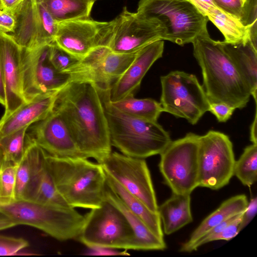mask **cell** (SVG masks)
Masks as SVG:
<instances>
[{
	"instance_id": "cell-1",
	"label": "cell",
	"mask_w": 257,
	"mask_h": 257,
	"mask_svg": "<svg viewBox=\"0 0 257 257\" xmlns=\"http://www.w3.org/2000/svg\"><path fill=\"white\" fill-rule=\"evenodd\" d=\"M53 110L61 117L86 158L101 163L111 152L100 91L92 82L72 81L58 91Z\"/></svg>"
},
{
	"instance_id": "cell-2",
	"label": "cell",
	"mask_w": 257,
	"mask_h": 257,
	"mask_svg": "<svg viewBox=\"0 0 257 257\" xmlns=\"http://www.w3.org/2000/svg\"><path fill=\"white\" fill-rule=\"evenodd\" d=\"M192 43L209 103H224L239 109L245 107L250 91L220 41L213 40L207 33L197 36Z\"/></svg>"
},
{
	"instance_id": "cell-3",
	"label": "cell",
	"mask_w": 257,
	"mask_h": 257,
	"mask_svg": "<svg viewBox=\"0 0 257 257\" xmlns=\"http://www.w3.org/2000/svg\"><path fill=\"white\" fill-rule=\"evenodd\" d=\"M45 162L57 191L70 207L91 209L101 205L106 184L100 164L87 158H58L46 153Z\"/></svg>"
},
{
	"instance_id": "cell-4",
	"label": "cell",
	"mask_w": 257,
	"mask_h": 257,
	"mask_svg": "<svg viewBox=\"0 0 257 257\" xmlns=\"http://www.w3.org/2000/svg\"><path fill=\"white\" fill-rule=\"evenodd\" d=\"M100 94L111 145L122 154L145 159L160 155L171 142L169 133L157 121L143 119L120 111L110 103L109 91Z\"/></svg>"
},
{
	"instance_id": "cell-5",
	"label": "cell",
	"mask_w": 257,
	"mask_h": 257,
	"mask_svg": "<svg viewBox=\"0 0 257 257\" xmlns=\"http://www.w3.org/2000/svg\"><path fill=\"white\" fill-rule=\"evenodd\" d=\"M0 213L18 225L34 227L59 241L77 239L85 220L74 208L27 199L0 201Z\"/></svg>"
},
{
	"instance_id": "cell-6",
	"label": "cell",
	"mask_w": 257,
	"mask_h": 257,
	"mask_svg": "<svg viewBox=\"0 0 257 257\" xmlns=\"http://www.w3.org/2000/svg\"><path fill=\"white\" fill-rule=\"evenodd\" d=\"M137 13L162 27L163 40L180 46L208 33V18L189 0H140Z\"/></svg>"
},
{
	"instance_id": "cell-7",
	"label": "cell",
	"mask_w": 257,
	"mask_h": 257,
	"mask_svg": "<svg viewBox=\"0 0 257 257\" xmlns=\"http://www.w3.org/2000/svg\"><path fill=\"white\" fill-rule=\"evenodd\" d=\"M78 239L87 247L136 250L135 233L122 212L106 200L84 215Z\"/></svg>"
},
{
	"instance_id": "cell-8",
	"label": "cell",
	"mask_w": 257,
	"mask_h": 257,
	"mask_svg": "<svg viewBox=\"0 0 257 257\" xmlns=\"http://www.w3.org/2000/svg\"><path fill=\"white\" fill-rule=\"evenodd\" d=\"M160 80L163 111L195 124L209 111L210 103L195 75L175 70L161 76Z\"/></svg>"
},
{
	"instance_id": "cell-9",
	"label": "cell",
	"mask_w": 257,
	"mask_h": 257,
	"mask_svg": "<svg viewBox=\"0 0 257 257\" xmlns=\"http://www.w3.org/2000/svg\"><path fill=\"white\" fill-rule=\"evenodd\" d=\"M199 136L192 133L171 141L160 154V171L172 193L189 194L198 187Z\"/></svg>"
},
{
	"instance_id": "cell-10",
	"label": "cell",
	"mask_w": 257,
	"mask_h": 257,
	"mask_svg": "<svg viewBox=\"0 0 257 257\" xmlns=\"http://www.w3.org/2000/svg\"><path fill=\"white\" fill-rule=\"evenodd\" d=\"M235 162L228 136L215 131L199 136L198 187L218 190L228 184L233 176Z\"/></svg>"
},
{
	"instance_id": "cell-11",
	"label": "cell",
	"mask_w": 257,
	"mask_h": 257,
	"mask_svg": "<svg viewBox=\"0 0 257 257\" xmlns=\"http://www.w3.org/2000/svg\"><path fill=\"white\" fill-rule=\"evenodd\" d=\"M137 52L115 53L107 46L99 45L92 49L66 73L70 76V82L88 81L94 84L100 92L109 91L133 62Z\"/></svg>"
},
{
	"instance_id": "cell-12",
	"label": "cell",
	"mask_w": 257,
	"mask_h": 257,
	"mask_svg": "<svg viewBox=\"0 0 257 257\" xmlns=\"http://www.w3.org/2000/svg\"><path fill=\"white\" fill-rule=\"evenodd\" d=\"M50 44L33 49L21 48L22 91L26 102L59 90L70 82L69 74L58 71L49 59Z\"/></svg>"
},
{
	"instance_id": "cell-13",
	"label": "cell",
	"mask_w": 257,
	"mask_h": 257,
	"mask_svg": "<svg viewBox=\"0 0 257 257\" xmlns=\"http://www.w3.org/2000/svg\"><path fill=\"white\" fill-rule=\"evenodd\" d=\"M104 171L150 210L158 212L155 191L144 159L111 152L100 163Z\"/></svg>"
},
{
	"instance_id": "cell-14",
	"label": "cell",
	"mask_w": 257,
	"mask_h": 257,
	"mask_svg": "<svg viewBox=\"0 0 257 257\" xmlns=\"http://www.w3.org/2000/svg\"><path fill=\"white\" fill-rule=\"evenodd\" d=\"M110 22L106 46L113 52L135 53L153 42L163 40L164 31L158 23L143 19L125 7Z\"/></svg>"
},
{
	"instance_id": "cell-15",
	"label": "cell",
	"mask_w": 257,
	"mask_h": 257,
	"mask_svg": "<svg viewBox=\"0 0 257 257\" xmlns=\"http://www.w3.org/2000/svg\"><path fill=\"white\" fill-rule=\"evenodd\" d=\"M110 22L80 19L59 23L54 42L61 48L79 59L92 49L106 46Z\"/></svg>"
},
{
	"instance_id": "cell-16",
	"label": "cell",
	"mask_w": 257,
	"mask_h": 257,
	"mask_svg": "<svg viewBox=\"0 0 257 257\" xmlns=\"http://www.w3.org/2000/svg\"><path fill=\"white\" fill-rule=\"evenodd\" d=\"M29 126L26 135L47 154L58 158H85L61 117L53 109Z\"/></svg>"
},
{
	"instance_id": "cell-17",
	"label": "cell",
	"mask_w": 257,
	"mask_h": 257,
	"mask_svg": "<svg viewBox=\"0 0 257 257\" xmlns=\"http://www.w3.org/2000/svg\"><path fill=\"white\" fill-rule=\"evenodd\" d=\"M21 47L8 34L0 32V58L6 93L5 118L26 103L22 91Z\"/></svg>"
},
{
	"instance_id": "cell-18",
	"label": "cell",
	"mask_w": 257,
	"mask_h": 257,
	"mask_svg": "<svg viewBox=\"0 0 257 257\" xmlns=\"http://www.w3.org/2000/svg\"><path fill=\"white\" fill-rule=\"evenodd\" d=\"M164 47V42L160 40L148 44L137 52L133 62L111 85L109 91L111 102L134 94L152 65L162 57Z\"/></svg>"
},
{
	"instance_id": "cell-19",
	"label": "cell",
	"mask_w": 257,
	"mask_h": 257,
	"mask_svg": "<svg viewBox=\"0 0 257 257\" xmlns=\"http://www.w3.org/2000/svg\"><path fill=\"white\" fill-rule=\"evenodd\" d=\"M16 20L14 31L8 35L21 48L33 49L45 45L38 0H24L13 14Z\"/></svg>"
},
{
	"instance_id": "cell-20",
	"label": "cell",
	"mask_w": 257,
	"mask_h": 257,
	"mask_svg": "<svg viewBox=\"0 0 257 257\" xmlns=\"http://www.w3.org/2000/svg\"><path fill=\"white\" fill-rule=\"evenodd\" d=\"M59 90L40 95L0 119V138L45 118L53 109Z\"/></svg>"
},
{
	"instance_id": "cell-21",
	"label": "cell",
	"mask_w": 257,
	"mask_h": 257,
	"mask_svg": "<svg viewBox=\"0 0 257 257\" xmlns=\"http://www.w3.org/2000/svg\"><path fill=\"white\" fill-rule=\"evenodd\" d=\"M221 46L231 59L256 101L257 48L250 38L235 43L220 41Z\"/></svg>"
},
{
	"instance_id": "cell-22",
	"label": "cell",
	"mask_w": 257,
	"mask_h": 257,
	"mask_svg": "<svg viewBox=\"0 0 257 257\" xmlns=\"http://www.w3.org/2000/svg\"><path fill=\"white\" fill-rule=\"evenodd\" d=\"M163 232L170 235L191 222V197L189 194L172 193L171 196L158 206Z\"/></svg>"
},
{
	"instance_id": "cell-23",
	"label": "cell",
	"mask_w": 257,
	"mask_h": 257,
	"mask_svg": "<svg viewBox=\"0 0 257 257\" xmlns=\"http://www.w3.org/2000/svg\"><path fill=\"white\" fill-rule=\"evenodd\" d=\"M105 198L116 206L127 219L136 236V250H163L166 248L164 238L155 234L140 218L127 208L107 185Z\"/></svg>"
},
{
	"instance_id": "cell-24",
	"label": "cell",
	"mask_w": 257,
	"mask_h": 257,
	"mask_svg": "<svg viewBox=\"0 0 257 257\" xmlns=\"http://www.w3.org/2000/svg\"><path fill=\"white\" fill-rule=\"evenodd\" d=\"M45 155L46 153L36 168L22 199L58 206L70 207L56 188L46 164Z\"/></svg>"
},
{
	"instance_id": "cell-25",
	"label": "cell",
	"mask_w": 257,
	"mask_h": 257,
	"mask_svg": "<svg viewBox=\"0 0 257 257\" xmlns=\"http://www.w3.org/2000/svg\"><path fill=\"white\" fill-rule=\"evenodd\" d=\"M248 203L247 198L244 194L232 196L223 202L193 231L189 239L181 245L179 251L183 252L185 248L210 229L229 218L243 212L245 210Z\"/></svg>"
},
{
	"instance_id": "cell-26",
	"label": "cell",
	"mask_w": 257,
	"mask_h": 257,
	"mask_svg": "<svg viewBox=\"0 0 257 257\" xmlns=\"http://www.w3.org/2000/svg\"><path fill=\"white\" fill-rule=\"evenodd\" d=\"M105 173L106 185L119 198L127 208L140 218L155 234L161 238H164L162 223L158 213L152 211L105 171Z\"/></svg>"
},
{
	"instance_id": "cell-27",
	"label": "cell",
	"mask_w": 257,
	"mask_h": 257,
	"mask_svg": "<svg viewBox=\"0 0 257 257\" xmlns=\"http://www.w3.org/2000/svg\"><path fill=\"white\" fill-rule=\"evenodd\" d=\"M24 155L18 165L15 189L16 199H22L30 181L45 152L26 134Z\"/></svg>"
},
{
	"instance_id": "cell-28",
	"label": "cell",
	"mask_w": 257,
	"mask_h": 257,
	"mask_svg": "<svg viewBox=\"0 0 257 257\" xmlns=\"http://www.w3.org/2000/svg\"><path fill=\"white\" fill-rule=\"evenodd\" d=\"M58 23L90 18L94 0H38Z\"/></svg>"
},
{
	"instance_id": "cell-29",
	"label": "cell",
	"mask_w": 257,
	"mask_h": 257,
	"mask_svg": "<svg viewBox=\"0 0 257 257\" xmlns=\"http://www.w3.org/2000/svg\"><path fill=\"white\" fill-rule=\"evenodd\" d=\"M110 102L120 111L149 121H157L163 112L160 102L152 98H137L134 94L128 95L115 102L110 101Z\"/></svg>"
},
{
	"instance_id": "cell-30",
	"label": "cell",
	"mask_w": 257,
	"mask_h": 257,
	"mask_svg": "<svg viewBox=\"0 0 257 257\" xmlns=\"http://www.w3.org/2000/svg\"><path fill=\"white\" fill-rule=\"evenodd\" d=\"M205 16L220 30L224 37V41L235 43L249 38L250 28L242 25L238 21L220 11L217 7L209 10Z\"/></svg>"
},
{
	"instance_id": "cell-31",
	"label": "cell",
	"mask_w": 257,
	"mask_h": 257,
	"mask_svg": "<svg viewBox=\"0 0 257 257\" xmlns=\"http://www.w3.org/2000/svg\"><path fill=\"white\" fill-rule=\"evenodd\" d=\"M224 13L249 27L256 22V0H213Z\"/></svg>"
},
{
	"instance_id": "cell-32",
	"label": "cell",
	"mask_w": 257,
	"mask_h": 257,
	"mask_svg": "<svg viewBox=\"0 0 257 257\" xmlns=\"http://www.w3.org/2000/svg\"><path fill=\"white\" fill-rule=\"evenodd\" d=\"M235 176L241 183L251 186L257 180V144L245 147L239 158L235 161L233 168Z\"/></svg>"
},
{
	"instance_id": "cell-33",
	"label": "cell",
	"mask_w": 257,
	"mask_h": 257,
	"mask_svg": "<svg viewBox=\"0 0 257 257\" xmlns=\"http://www.w3.org/2000/svg\"><path fill=\"white\" fill-rule=\"evenodd\" d=\"M29 126L24 127L0 138V146L5 160L19 164L22 159L26 148V134Z\"/></svg>"
},
{
	"instance_id": "cell-34",
	"label": "cell",
	"mask_w": 257,
	"mask_h": 257,
	"mask_svg": "<svg viewBox=\"0 0 257 257\" xmlns=\"http://www.w3.org/2000/svg\"><path fill=\"white\" fill-rule=\"evenodd\" d=\"M18 164L4 161L0 169V201L16 199V172Z\"/></svg>"
},
{
	"instance_id": "cell-35",
	"label": "cell",
	"mask_w": 257,
	"mask_h": 257,
	"mask_svg": "<svg viewBox=\"0 0 257 257\" xmlns=\"http://www.w3.org/2000/svg\"><path fill=\"white\" fill-rule=\"evenodd\" d=\"M243 213V212L239 214L235 219L218 233L207 238L194 242L188 246L184 252H191L195 251L202 245L211 241L220 240L228 241L233 238L240 231V224Z\"/></svg>"
},
{
	"instance_id": "cell-36",
	"label": "cell",
	"mask_w": 257,
	"mask_h": 257,
	"mask_svg": "<svg viewBox=\"0 0 257 257\" xmlns=\"http://www.w3.org/2000/svg\"><path fill=\"white\" fill-rule=\"evenodd\" d=\"M49 59L58 71L65 73L81 60L60 47L55 42L50 45Z\"/></svg>"
},
{
	"instance_id": "cell-37",
	"label": "cell",
	"mask_w": 257,
	"mask_h": 257,
	"mask_svg": "<svg viewBox=\"0 0 257 257\" xmlns=\"http://www.w3.org/2000/svg\"><path fill=\"white\" fill-rule=\"evenodd\" d=\"M29 246V242L23 238L0 234V255H12Z\"/></svg>"
},
{
	"instance_id": "cell-38",
	"label": "cell",
	"mask_w": 257,
	"mask_h": 257,
	"mask_svg": "<svg viewBox=\"0 0 257 257\" xmlns=\"http://www.w3.org/2000/svg\"><path fill=\"white\" fill-rule=\"evenodd\" d=\"M236 108L222 102L210 103L209 111L214 114L217 120L225 122L230 118Z\"/></svg>"
},
{
	"instance_id": "cell-39",
	"label": "cell",
	"mask_w": 257,
	"mask_h": 257,
	"mask_svg": "<svg viewBox=\"0 0 257 257\" xmlns=\"http://www.w3.org/2000/svg\"><path fill=\"white\" fill-rule=\"evenodd\" d=\"M16 20L14 15L4 10H0V32L12 33L15 28Z\"/></svg>"
},
{
	"instance_id": "cell-40",
	"label": "cell",
	"mask_w": 257,
	"mask_h": 257,
	"mask_svg": "<svg viewBox=\"0 0 257 257\" xmlns=\"http://www.w3.org/2000/svg\"><path fill=\"white\" fill-rule=\"evenodd\" d=\"M257 210L256 197L250 199L249 202L243 212L240 224V230L243 229L252 219L255 216Z\"/></svg>"
},
{
	"instance_id": "cell-41",
	"label": "cell",
	"mask_w": 257,
	"mask_h": 257,
	"mask_svg": "<svg viewBox=\"0 0 257 257\" xmlns=\"http://www.w3.org/2000/svg\"><path fill=\"white\" fill-rule=\"evenodd\" d=\"M204 16L207 12L214 7H216L213 0H189Z\"/></svg>"
},
{
	"instance_id": "cell-42",
	"label": "cell",
	"mask_w": 257,
	"mask_h": 257,
	"mask_svg": "<svg viewBox=\"0 0 257 257\" xmlns=\"http://www.w3.org/2000/svg\"><path fill=\"white\" fill-rule=\"evenodd\" d=\"M3 10L14 14L21 6L24 0H1Z\"/></svg>"
},
{
	"instance_id": "cell-43",
	"label": "cell",
	"mask_w": 257,
	"mask_h": 257,
	"mask_svg": "<svg viewBox=\"0 0 257 257\" xmlns=\"http://www.w3.org/2000/svg\"><path fill=\"white\" fill-rule=\"evenodd\" d=\"M257 114L256 109L255 108V112L254 115V119L251 124L250 128V141L254 144H257Z\"/></svg>"
},
{
	"instance_id": "cell-44",
	"label": "cell",
	"mask_w": 257,
	"mask_h": 257,
	"mask_svg": "<svg viewBox=\"0 0 257 257\" xmlns=\"http://www.w3.org/2000/svg\"><path fill=\"white\" fill-rule=\"evenodd\" d=\"M6 103V93L3 77L2 63L0 58V104L5 107Z\"/></svg>"
},
{
	"instance_id": "cell-45",
	"label": "cell",
	"mask_w": 257,
	"mask_h": 257,
	"mask_svg": "<svg viewBox=\"0 0 257 257\" xmlns=\"http://www.w3.org/2000/svg\"><path fill=\"white\" fill-rule=\"evenodd\" d=\"M18 225L13 220L4 216L0 218V230L6 229Z\"/></svg>"
},
{
	"instance_id": "cell-46",
	"label": "cell",
	"mask_w": 257,
	"mask_h": 257,
	"mask_svg": "<svg viewBox=\"0 0 257 257\" xmlns=\"http://www.w3.org/2000/svg\"><path fill=\"white\" fill-rule=\"evenodd\" d=\"M113 248H94L93 253L95 254H121L119 253L126 252V251L119 252L113 250Z\"/></svg>"
},
{
	"instance_id": "cell-47",
	"label": "cell",
	"mask_w": 257,
	"mask_h": 257,
	"mask_svg": "<svg viewBox=\"0 0 257 257\" xmlns=\"http://www.w3.org/2000/svg\"><path fill=\"white\" fill-rule=\"evenodd\" d=\"M5 161V157L3 153V151L0 146V169L2 167L3 163Z\"/></svg>"
},
{
	"instance_id": "cell-48",
	"label": "cell",
	"mask_w": 257,
	"mask_h": 257,
	"mask_svg": "<svg viewBox=\"0 0 257 257\" xmlns=\"http://www.w3.org/2000/svg\"><path fill=\"white\" fill-rule=\"evenodd\" d=\"M3 10V6H2V3H1V1L0 0V10Z\"/></svg>"
},
{
	"instance_id": "cell-49",
	"label": "cell",
	"mask_w": 257,
	"mask_h": 257,
	"mask_svg": "<svg viewBox=\"0 0 257 257\" xmlns=\"http://www.w3.org/2000/svg\"><path fill=\"white\" fill-rule=\"evenodd\" d=\"M94 1H96V0H94Z\"/></svg>"
}]
</instances>
